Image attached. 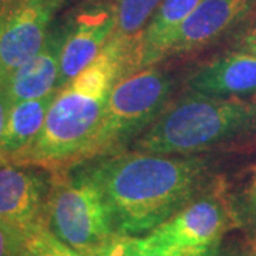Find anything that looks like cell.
Returning <instances> with one entry per match:
<instances>
[{
  "instance_id": "obj_1",
  "label": "cell",
  "mask_w": 256,
  "mask_h": 256,
  "mask_svg": "<svg viewBox=\"0 0 256 256\" xmlns=\"http://www.w3.org/2000/svg\"><path fill=\"white\" fill-rule=\"evenodd\" d=\"M100 185L114 232L150 234L188 205L210 184V160L122 150L84 161Z\"/></svg>"
},
{
  "instance_id": "obj_2",
  "label": "cell",
  "mask_w": 256,
  "mask_h": 256,
  "mask_svg": "<svg viewBox=\"0 0 256 256\" xmlns=\"http://www.w3.org/2000/svg\"><path fill=\"white\" fill-rule=\"evenodd\" d=\"M136 52L137 44L112 36L94 63L57 90L40 136L13 162L48 171L84 162L112 87L121 77L134 73Z\"/></svg>"
},
{
  "instance_id": "obj_3",
  "label": "cell",
  "mask_w": 256,
  "mask_h": 256,
  "mask_svg": "<svg viewBox=\"0 0 256 256\" xmlns=\"http://www.w3.org/2000/svg\"><path fill=\"white\" fill-rule=\"evenodd\" d=\"M256 132V98H220L191 92L170 102L131 144V151L200 156Z\"/></svg>"
},
{
  "instance_id": "obj_4",
  "label": "cell",
  "mask_w": 256,
  "mask_h": 256,
  "mask_svg": "<svg viewBox=\"0 0 256 256\" xmlns=\"http://www.w3.org/2000/svg\"><path fill=\"white\" fill-rule=\"evenodd\" d=\"M46 228L82 256H102L117 236L100 185L86 162L52 171Z\"/></svg>"
},
{
  "instance_id": "obj_5",
  "label": "cell",
  "mask_w": 256,
  "mask_h": 256,
  "mask_svg": "<svg viewBox=\"0 0 256 256\" xmlns=\"http://www.w3.org/2000/svg\"><path fill=\"white\" fill-rule=\"evenodd\" d=\"M174 87L171 74L156 64L121 77L111 90L86 161L127 150L171 102Z\"/></svg>"
},
{
  "instance_id": "obj_6",
  "label": "cell",
  "mask_w": 256,
  "mask_h": 256,
  "mask_svg": "<svg viewBox=\"0 0 256 256\" xmlns=\"http://www.w3.org/2000/svg\"><path fill=\"white\" fill-rule=\"evenodd\" d=\"M229 210L218 188L202 192L164 224L140 238L144 246L174 256H218Z\"/></svg>"
},
{
  "instance_id": "obj_7",
  "label": "cell",
  "mask_w": 256,
  "mask_h": 256,
  "mask_svg": "<svg viewBox=\"0 0 256 256\" xmlns=\"http://www.w3.org/2000/svg\"><path fill=\"white\" fill-rule=\"evenodd\" d=\"M66 23L57 88L82 74L101 54L116 33L111 0H87Z\"/></svg>"
},
{
  "instance_id": "obj_8",
  "label": "cell",
  "mask_w": 256,
  "mask_h": 256,
  "mask_svg": "<svg viewBox=\"0 0 256 256\" xmlns=\"http://www.w3.org/2000/svg\"><path fill=\"white\" fill-rule=\"evenodd\" d=\"M52 171L33 164L0 160V220L23 229L46 226Z\"/></svg>"
},
{
  "instance_id": "obj_9",
  "label": "cell",
  "mask_w": 256,
  "mask_h": 256,
  "mask_svg": "<svg viewBox=\"0 0 256 256\" xmlns=\"http://www.w3.org/2000/svg\"><path fill=\"white\" fill-rule=\"evenodd\" d=\"M60 4L56 0H20L0 28V88L46 43Z\"/></svg>"
},
{
  "instance_id": "obj_10",
  "label": "cell",
  "mask_w": 256,
  "mask_h": 256,
  "mask_svg": "<svg viewBox=\"0 0 256 256\" xmlns=\"http://www.w3.org/2000/svg\"><path fill=\"white\" fill-rule=\"evenodd\" d=\"M256 0H204L172 37L164 58L210 46L255 10Z\"/></svg>"
},
{
  "instance_id": "obj_11",
  "label": "cell",
  "mask_w": 256,
  "mask_h": 256,
  "mask_svg": "<svg viewBox=\"0 0 256 256\" xmlns=\"http://www.w3.org/2000/svg\"><path fill=\"white\" fill-rule=\"evenodd\" d=\"M188 92L220 98L256 96V54L230 52L196 67L186 78Z\"/></svg>"
},
{
  "instance_id": "obj_12",
  "label": "cell",
  "mask_w": 256,
  "mask_h": 256,
  "mask_svg": "<svg viewBox=\"0 0 256 256\" xmlns=\"http://www.w3.org/2000/svg\"><path fill=\"white\" fill-rule=\"evenodd\" d=\"M66 37V23L50 28L42 50L28 63L18 67L2 86L10 104L34 100L57 92L60 58Z\"/></svg>"
},
{
  "instance_id": "obj_13",
  "label": "cell",
  "mask_w": 256,
  "mask_h": 256,
  "mask_svg": "<svg viewBox=\"0 0 256 256\" xmlns=\"http://www.w3.org/2000/svg\"><path fill=\"white\" fill-rule=\"evenodd\" d=\"M204 0H162L138 40L136 72L162 62L172 37Z\"/></svg>"
},
{
  "instance_id": "obj_14",
  "label": "cell",
  "mask_w": 256,
  "mask_h": 256,
  "mask_svg": "<svg viewBox=\"0 0 256 256\" xmlns=\"http://www.w3.org/2000/svg\"><path fill=\"white\" fill-rule=\"evenodd\" d=\"M56 92L42 98L18 101L10 106L0 146V160L16 161L33 146L46 122L47 112L54 100Z\"/></svg>"
},
{
  "instance_id": "obj_15",
  "label": "cell",
  "mask_w": 256,
  "mask_h": 256,
  "mask_svg": "<svg viewBox=\"0 0 256 256\" xmlns=\"http://www.w3.org/2000/svg\"><path fill=\"white\" fill-rule=\"evenodd\" d=\"M162 0H111L116 14V33L121 40L137 44L148 22Z\"/></svg>"
},
{
  "instance_id": "obj_16",
  "label": "cell",
  "mask_w": 256,
  "mask_h": 256,
  "mask_svg": "<svg viewBox=\"0 0 256 256\" xmlns=\"http://www.w3.org/2000/svg\"><path fill=\"white\" fill-rule=\"evenodd\" d=\"M26 248L36 256H82L56 238L46 226H38L28 232Z\"/></svg>"
},
{
  "instance_id": "obj_17",
  "label": "cell",
  "mask_w": 256,
  "mask_h": 256,
  "mask_svg": "<svg viewBox=\"0 0 256 256\" xmlns=\"http://www.w3.org/2000/svg\"><path fill=\"white\" fill-rule=\"evenodd\" d=\"M102 256H174L144 246L138 236L117 235Z\"/></svg>"
},
{
  "instance_id": "obj_18",
  "label": "cell",
  "mask_w": 256,
  "mask_h": 256,
  "mask_svg": "<svg viewBox=\"0 0 256 256\" xmlns=\"http://www.w3.org/2000/svg\"><path fill=\"white\" fill-rule=\"evenodd\" d=\"M26 232L0 220V256H20L26 249Z\"/></svg>"
},
{
  "instance_id": "obj_19",
  "label": "cell",
  "mask_w": 256,
  "mask_h": 256,
  "mask_svg": "<svg viewBox=\"0 0 256 256\" xmlns=\"http://www.w3.org/2000/svg\"><path fill=\"white\" fill-rule=\"evenodd\" d=\"M234 52H245L256 54V10L248 16L232 36Z\"/></svg>"
},
{
  "instance_id": "obj_20",
  "label": "cell",
  "mask_w": 256,
  "mask_h": 256,
  "mask_svg": "<svg viewBox=\"0 0 256 256\" xmlns=\"http://www.w3.org/2000/svg\"><path fill=\"white\" fill-rule=\"evenodd\" d=\"M10 101L6 96V92L3 88H0V146H2V138L4 134V128H6V121H8V114L10 110Z\"/></svg>"
},
{
  "instance_id": "obj_21",
  "label": "cell",
  "mask_w": 256,
  "mask_h": 256,
  "mask_svg": "<svg viewBox=\"0 0 256 256\" xmlns=\"http://www.w3.org/2000/svg\"><path fill=\"white\" fill-rule=\"evenodd\" d=\"M246 208L248 214H249V218H250V220H252V224H254V226L256 229V174L254 181L250 184V188L248 191Z\"/></svg>"
},
{
  "instance_id": "obj_22",
  "label": "cell",
  "mask_w": 256,
  "mask_h": 256,
  "mask_svg": "<svg viewBox=\"0 0 256 256\" xmlns=\"http://www.w3.org/2000/svg\"><path fill=\"white\" fill-rule=\"evenodd\" d=\"M20 0H0V28L8 20L10 13L14 10Z\"/></svg>"
},
{
  "instance_id": "obj_23",
  "label": "cell",
  "mask_w": 256,
  "mask_h": 256,
  "mask_svg": "<svg viewBox=\"0 0 256 256\" xmlns=\"http://www.w3.org/2000/svg\"><path fill=\"white\" fill-rule=\"evenodd\" d=\"M20 256H36V255H33V254H32V252L28 250V248H26V249H24V250H23V252L20 254Z\"/></svg>"
},
{
  "instance_id": "obj_24",
  "label": "cell",
  "mask_w": 256,
  "mask_h": 256,
  "mask_svg": "<svg viewBox=\"0 0 256 256\" xmlns=\"http://www.w3.org/2000/svg\"><path fill=\"white\" fill-rule=\"evenodd\" d=\"M56 2H57V3H58L60 6H62V4H63L64 2H66V0H56Z\"/></svg>"
}]
</instances>
